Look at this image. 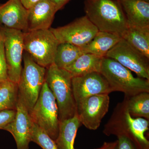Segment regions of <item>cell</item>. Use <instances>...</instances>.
Returning a JSON list of instances; mask_svg holds the SVG:
<instances>
[{
	"instance_id": "11",
	"label": "cell",
	"mask_w": 149,
	"mask_h": 149,
	"mask_svg": "<svg viewBox=\"0 0 149 149\" xmlns=\"http://www.w3.org/2000/svg\"><path fill=\"white\" fill-rule=\"evenodd\" d=\"M109 94L91 96L77 106V114L81 124L91 130L100 127L102 119L109 111Z\"/></svg>"
},
{
	"instance_id": "23",
	"label": "cell",
	"mask_w": 149,
	"mask_h": 149,
	"mask_svg": "<svg viewBox=\"0 0 149 149\" xmlns=\"http://www.w3.org/2000/svg\"><path fill=\"white\" fill-rule=\"evenodd\" d=\"M18 100L17 84L8 79L0 82V111L16 110Z\"/></svg>"
},
{
	"instance_id": "5",
	"label": "cell",
	"mask_w": 149,
	"mask_h": 149,
	"mask_svg": "<svg viewBox=\"0 0 149 149\" xmlns=\"http://www.w3.org/2000/svg\"><path fill=\"white\" fill-rule=\"evenodd\" d=\"M23 60L24 67L17 83L18 98L30 113L45 82L47 69L37 64L26 52Z\"/></svg>"
},
{
	"instance_id": "12",
	"label": "cell",
	"mask_w": 149,
	"mask_h": 149,
	"mask_svg": "<svg viewBox=\"0 0 149 149\" xmlns=\"http://www.w3.org/2000/svg\"><path fill=\"white\" fill-rule=\"evenodd\" d=\"M72 87L76 107L91 96L113 92L107 80L99 72L72 77Z\"/></svg>"
},
{
	"instance_id": "16",
	"label": "cell",
	"mask_w": 149,
	"mask_h": 149,
	"mask_svg": "<svg viewBox=\"0 0 149 149\" xmlns=\"http://www.w3.org/2000/svg\"><path fill=\"white\" fill-rule=\"evenodd\" d=\"M128 27L149 28V2L144 0H119Z\"/></svg>"
},
{
	"instance_id": "7",
	"label": "cell",
	"mask_w": 149,
	"mask_h": 149,
	"mask_svg": "<svg viewBox=\"0 0 149 149\" xmlns=\"http://www.w3.org/2000/svg\"><path fill=\"white\" fill-rule=\"evenodd\" d=\"M29 114L32 122L55 141L60 123L58 109L55 98L46 82Z\"/></svg>"
},
{
	"instance_id": "13",
	"label": "cell",
	"mask_w": 149,
	"mask_h": 149,
	"mask_svg": "<svg viewBox=\"0 0 149 149\" xmlns=\"http://www.w3.org/2000/svg\"><path fill=\"white\" fill-rule=\"evenodd\" d=\"M32 123L29 111L18 98L15 117L3 129L13 136L17 149H29Z\"/></svg>"
},
{
	"instance_id": "30",
	"label": "cell",
	"mask_w": 149,
	"mask_h": 149,
	"mask_svg": "<svg viewBox=\"0 0 149 149\" xmlns=\"http://www.w3.org/2000/svg\"><path fill=\"white\" fill-rule=\"evenodd\" d=\"M20 1L24 7L27 9H28L40 0H20Z\"/></svg>"
},
{
	"instance_id": "20",
	"label": "cell",
	"mask_w": 149,
	"mask_h": 149,
	"mask_svg": "<svg viewBox=\"0 0 149 149\" xmlns=\"http://www.w3.org/2000/svg\"><path fill=\"white\" fill-rule=\"evenodd\" d=\"M121 37L149 58V28L128 27Z\"/></svg>"
},
{
	"instance_id": "1",
	"label": "cell",
	"mask_w": 149,
	"mask_h": 149,
	"mask_svg": "<svg viewBox=\"0 0 149 149\" xmlns=\"http://www.w3.org/2000/svg\"><path fill=\"white\" fill-rule=\"evenodd\" d=\"M86 16L99 31L120 35L128 28L125 13L119 0H85Z\"/></svg>"
},
{
	"instance_id": "29",
	"label": "cell",
	"mask_w": 149,
	"mask_h": 149,
	"mask_svg": "<svg viewBox=\"0 0 149 149\" xmlns=\"http://www.w3.org/2000/svg\"><path fill=\"white\" fill-rule=\"evenodd\" d=\"M55 4L58 11L61 10L70 0H50Z\"/></svg>"
},
{
	"instance_id": "6",
	"label": "cell",
	"mask_w": 149,
	"mask_h": 149,
	"mask_svg": "<svg viewBox=\"0 0 149 149\" xmlns=\"http://www.w3.org/2000/svg\"><path fill=\"white\" fill-rule=\"evenodd\" d=\"M24 51L46 69L54 63L60 43L50 29L23 32Z\"/></svg>"
},
{
	"instance_id": "19",
	"label": "cell",
	"mask_w": 149,
	"mask_h": 149,
	"mask_svg": "<svg viewBox=\"0 0 149 149\" xmlns=\"http://www.w3.org/2000/svg\"><path fill=\"white\" fill-rule=\"evenodd\" d=\"M102 58L92 54L84 53L65 69L69 72L72 77L91 72H100Z\"/></svg>"
},
{
	"instance_id": "10",
	"label": "cell",
	"mask_w": 149,
	"mask_h": 149,
	"mask_svg": "<svg viewBox=\"0 0 149 149\" xmlns=\"http://www.w3.org/2000/svg\"><path fill=\"white\" fill-rule=\"evenodd\" d=\"M105 57L113 59L138 77L149 80V58L121 38Z\"/></svg>"
},
{
	"instance_id": "24",
	"label": "cell",
	"mask_w": 149,
	"mask_h": 149,
	"mask_svg": "<svg viewBox=\"0 0 149 149\" xmlns=\"http://www.w3.org/2000/svg\"><path fill=\"white\" fill-rule=\"evenodd\" d=\"M31 140L43 149H58L55 141L33 122L31 128Z\"/></svg>"
},
{
	"instance_id": "21",
	"label": "cell",
	"mask_w": 149,
	"mask_h": 149,
	"mask_svg": "<svg viewBox=\"0 0 149 149\" xmlns=\"http://www.w3.org/2000/svg\"><path fill=\"white\" fill-rule=\"evenodd\" d=\"M127 110L133 117L149 120V93L142 92L131 97L125 96Z\"/></svg>"
},
{
	"instance_id": "2",
	"label": "cell",
	"mask_w": 149,
	"mask_h": 149,
	"mask_svg": "<svg viewBox=\"0 0 149 149\" xmlns=\"http://www.w3.org/2000/svg\"><path fill=\"white\" fill-rule=\"evenodd\" d=\"M71 74L67 70L53 63L47 68L45 82L55 98L60 121L77 114L73 95Z\"/></svg>"
},
{
	"instance_id": "25",
	"label": "cell",
	"mask_w": 149,
	"mask_h": 149,
	"mask_svg": "<svg viewBox=\"0 0 149 149\" xmlns=\"http://www.w3.org/2000/svg\"><path fill=\"white\" fill-rule=\"evenodd\" d=\"M117 136L118 149H140L133 139L126 134L119 133Z\"/></svg>"
},
{
	"instance_id": "26",
	"label": "cell",
	"mask_w": 149,
	"mask_h": 149,
	"mask_svg": "<svg viewBox=\"0 0 149 149\" xmlns=\"http://www.w3.org/2000/svg\"><path fill=\"white\" fill-rule=\"evenodd\" d=\"M7 68L3 42L0 43V82L8 80Z\"/></svg>"
},
{
	"instance_id": "4",
	"label": "cell",
	"mask_w": 149,
	"mask_h": 149,
	"mask_svg": "<svg viewBox=\"0 0 149 149\" xmlns=\"http://www.w3.org/2000/svg\"><path fill=\"white\" fill-rule=\"evenodd\" d=\"M100 73L113 92H122L129 97L142 92L149 93V80L134 77L130 70L113 59L102 58Z\"/></svg>"
},
{
	"instance_id": "9",
	"label": "cell",
	"mask_w": 149,
	"mask_h": 149,
	"mask_svg": "<svg viewBox=\"0 0 149 149\" xmlns=\"http://www.w3.org/2000/svg\"><path fill=\"white\" fill-rule=\"evenodd\" d=\"M49 29L60 44L68 43L80 48L91 42L99 31L86 15L65 26Z\"/></svg>"
},
{
	"instance_id": "8",
	"label": "cell",
	"mask_w": 149,
	"mask_h": 149,
	"mask_svg": "<svg viewBox=\"0 0 149 149\" xmlns=\"http://www.w3.org/2000/svg\"><path fill=\"white\" fill-rule=\"evenodd\" d=\"M0 32L3 37L8 80L18 83L21 75L23 59V32L0 26Z\"/></svg>"
},
{
	"instance_id": "3",
	"label": "cell",
	"mask_w": 149,
	"mask_h": 149,
	"mask_svg": "<svg viewBox=\"0 0 149 149\" xmlns=\"http://www.w3.org/2000/svg\"><path fill=\"white\" fill-rule=\"evenodd\" d=\"M148 120L143 118H135L127 110L125 100L119 103L107 123L104 133L107 136L124 133L130 137L140 149H149V142L145 136L149 130Z\"/></svg>"
},
{
	"instance_id": "18",
	"label": "cell",
	"mask_w": 149,
	"mask_h": 149,
	"mask_svg": "<svg viewBox=\"0 0 149 149\" xmlns=\"http://www.w3.org/2000/svg\"><path fill=\"white\" fill-rule=\"evenodd\" d=\"M82 125L77 114L60 121L55 143L58 149H75L74 142L78 128Z\"/></svg>"
},
{
	"instance_id": "17",
	"label": "cell",
	"mask_w": 149,
	"mask_h": 149,
	"mask_svg": "<svg viewBox=\"0 0 149 149\" xmlns=\"http://www.w3.org/2000/svg\"><path fill=\"white\" fill-rule=\"evenodd\" d=\"M122 37L111 32L99 31L86 45L81 48L84 53H90L104 57Z\"/></svg>"
},
{
	"instance_id": "15",
	"label": "cell",
	"mask_w": 149,
	"mask_h": 149,
	"mask_svg": "<svg viewBox=\"0 0 149 149\" xmlns=\"http://www.w3.org/2000/svg\"><path fill=\"white\" fill-rule=\"evenodd\" d=\"M27 9L20 0L0 3V24L10 29L27 32Z\"/></svg>"
},
{
	"instance_id": "31",
	"label": "cell",
	"mask_w": 149,
	"mask_h": 149,
	"mask_svg": "<svg viewBox=\"0 0 149 149\" xmlns=\"http://www.w3.org/2000/svg\"><path fill=\"white\" fill-rule=\"evenodd\" d=\"M3 41V37L2 36L1 34V32H0V43L1 42Z\"/></svg>"
},
{
	"instance_id": "14",
	"label": "cell",
	"mask_w": 149,
	"mask_h": 149,
	"mask_svg": "<svg viewBox=\"0 0 149 149\" xmlns=\"http://www.w3.org/2000/svg\"><path fill=\"white\" fill-rule=\"evenodd\" d=\"M27 10V31L49 29L58 11L50 0H40Z\"/></svg>"
},
{
	"instance_id": "32",
	"label": "cell",
	"mask_w": 149,
	"mask_h": 149,
	"mask_svg": "<svg viewBox=\"0 0 149 149\" xmlns=\"http://www.w3.org/2000/svg\"><path fill=\"white\" fill-rule=\"evenodd\" d=\"M144 1H147L149 2V0H144Z\"/></svg>"
},
{
	"instance_id": "27",
	"label": "cell",
	"mask_w": 149,
	"mask_h": 149,
	"mask_svg": "<svg viewBox=\"0 0 149 149\" xmlns=\"http://www.w3.org/2000/svg\"><path fill=\"white\" fill-rule=\"evenodd\" d=\"M16 110H7L0 111V129L5 127L12 121L15 117Z\"/></svg>"
},
{
	"instance_id": "22",
	"label": "cell",
	"mask_w": 149,
	"mask_h": 149,
	"mask_svg": "<svg viewBox=\"0 0 149 149\" xmlns=\"http://www.w3.org/2000/svg\"><path fill=\"white\" fill-rule=\"evenodd\" d=\"M83 54L81 48L68 43H60L57 49L54 63L59 68L65 69Z\"/></svg>"
},
{
	"instance_id": "28",
	"label": "cell",
	"mask_w": 149,
	"mask_h": 149,
	"mask_svg": "<svg viewBox=\"0 0 149 149\" xmlns=\"http://www.w3.org/2000/svg\"><path fill=\"white\" fill-rule=\"evenodd\" d=\"M95 149H118V141L112 142H104L101 147Z\"/></svg>"
}]
</instances>
